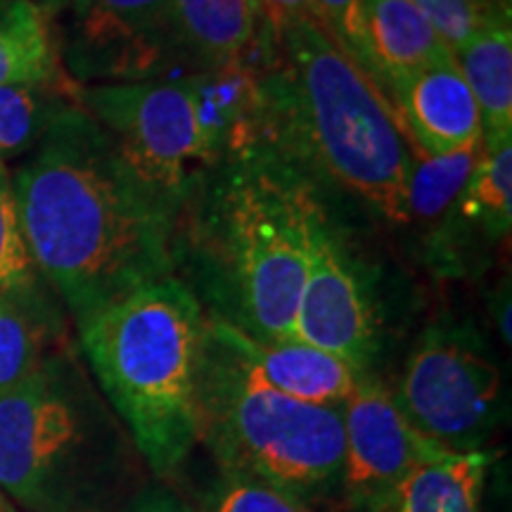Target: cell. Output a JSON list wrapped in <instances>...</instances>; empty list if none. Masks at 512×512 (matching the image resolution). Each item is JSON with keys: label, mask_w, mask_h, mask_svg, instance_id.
Returning a JSON list of instances; mask_svg holds the SVG:
<instances>
[{"label": "cell", "mask_w": 512, "mask_h": 512, "mask_svg": "<svg viewBox=\"0 0 512 512\" xmlns=\"http://www.w3.org/2000/svg\"><path fill=\"white\" fill-rule=\"evenodd\" d=\"M64 3H69V0H43L41 8H43V10H48V8H62Z\"/></svg>", "instance_id": "29"}, {"label": "cell", "mask_w": 512, "mask_h": 512, "mask_svg": "<svg viewBox=\"0 0 512 512\" xmlns=\"http://www.w3.org/2000/svg\"><path fill=\"white\" fill-rule=\"evenodd\" d=\"M456 62L475 95L486 143L512 138V29L510 5L494 17L456 53Z\"/></svg>", "instance_id": "17"}, {"label": "cell", "mask_w": 512, "mask_h": 512, "mask_svg": "<svg viewBox=\"0 0 512 512\" xmlns=\"http://www.w3.org/2000/svg\"><path fill=\"white\" fill-rule=\"evenodd\" d=\"M394 399L425 437L458 453L482 451L505 415L501 368L465 325H437L420 337Z\"/></svg>", "instance_id": "7"}, {"label": "cell", "mask_w": 512, "mask_h": 512, "mask_svg": "<svg viewBox=\"0 0 512 512\" xmlns=\"http://www.w3.org/2000/svg\"><path fill=\"white\" fill-rule=\"evenodd\" d=\"M380 323L368 280L328 219L313 240L294 339L342 358L358 373H368L380 354Z\"/></svg>", "instance_id": "11"}, {"label": "cell", "mask_w": 512, "mask_h": 512, "mask_svg": "<svg viewBox=\"0 0 512 512\" xmlns=\"http://www.w3.org/2000/svg\"><path fill=\"white\" fill-rule=\"evenodd\" d=\"M494 453L451 451L411 472L387 512H484V484Z\"/></svg>", "instance_id": "18"}, {"label": "cell", "mask_w": 512, "mask_h": 512, "mask_svg": "<svg viewBox=\"0 0 512 512\" xmlns=\"http://www.w3.org/2000/svg\"><path fill=\"white\" fill-rule=\"evenodd\" d=\"M36 268L19 226L15 190L8 166L0 159V294L29 302L36 287Z\"/></svg>", "instance_id": "23"}, {"label": "cell", "mask_w": 512, "mask_h": 512, "mask_svg": "<svg viewBox=\"0 0 512 512\" xmlns=\"http://www.w3.org/2000/svg\"><path fill=\"white\" fill-rule=\"evenodd\" d=\"M392 93L394 110L415 150L444 157L484 140L479 105L453 53L401 79Z\"/></svg>", "instance_id": "12"}, {"label": "cell", "mask_w": 512, "mask_h": 512, "mask_svg": "<svg viewBox=\"0 0 512 512\" xmlns=\"http://www.w3.org/2000/svg\"><path fill=\"white\" fill-rule=\"evenodd\" d=\"M202 140V169L261 143L264 91L259 64L245 55L183 76Z\"/></svg>", "instance_id": "14"}, {"label": "cell", "mask_w": 512, "mask_h": 512, "mask_svg": "<svg viewBox=\"0 0 512 512\" xmlns=\"http://www.w3.org/2000/svg\"><path fill=\"white\" fill-rule=\"evenodd\" d=\"M76 91H67L60 79L0 88V159L34 150L53 121L79 105Z\"/></svg>", "instance_id": "21"}, {"label": "cell", "mask_w": 512, "mask_h": 512, "mask_svg": "<svg viewBox=\"0 0 512 512\" xmlns=\"http://www.w3.org/2000/svg\"><path fill=\"white\" fill-rule=\"evenodd\" d=\"M451 53L413 0H361L354 60L377 81L401 79Z\"/></svg>", "instance_id": "15"}, {"label": "cell", "mask_w": 512, "mask_h": 512, "mask_svg": "<svg viewBox=\"0 0 512 512\" xmlns=\"http://www.w3.org/2000/svg\"><path fill=\"white\" fill-rule=\"evenodd\" d=\"M328 219L302 169L275 147H249L192 176L178 209L176 268L188 266L211 318L259 342H285Z\"/></svg>", "instance_id": "2"}, {"label": "cell", "mask_w": 512, "mask_h": 512, "mask_svg": "<svg viewBox=\"0 0 512 512\" xmlns=\"http://www.w3.org/2000/svg\"><path fill=\"white\" fill-rule=\"evenodd\" d=\"M169 24L181 62L200 72L245 55L259 15L252 0H171Z\"/></svg>", "instance_id": "16"}, {"label": "cell", "mask_w": 512, "mask_h": 512, "mask_svg": "<svg viewBox=\"0 0 512 512\" xmlns=\"http://www.w3.org/2000/svg\"><path fill=\"white\" fill-rule=\"evenodd\" d=\"M484 140L470 150L430 157L413 147L408 181V223L420 233L422 245L432 242L451 223L458 200L482 155Z\"/></svg>", "instance_id": "20"}, {"label": "cell", "mask_w": 512, "mask_h": 512, "mask_svg": "<svg viewBox=\"0 0 512 512\" xmlns=\"http://www.w3.org/2000/svg\"><path fill=\"white\" fill-rule=\"evenodd\" d=\"M202 512H311L309 503L271 484L223 472L207 489Z\"/></svg>", "instance_id": "24"}, {"label": "cell", "mask_w": 512, "mask_h": 512, "mask_svg": "<svg viewBox=\"0 0 512 512\" xmlns=\"http://www.w3.org/2000/svg\"><path fill=\"white\" fill-rule=\"evenodd\" d=\"M311 17L354 57L361 0H309Z\"/></svg>", "instance_id": "26"}, {"label": "cell", "mask_w": 512, "mask_h": 512, "mask_svg": "<svg viewBox=\"0 0 512 512\" xmlns=\"http://www.w3.org/2000/svg\"><path fill=\"white\" fill-rule=\"evenodd\" d=\"M197 441L223 472L271 484L299 501L337 494L344 460L339 408L294 401L252 380L204 323Z\"/></svg>", "instance_id": "6"}, {"label": "cell", "mask_w": 512, "mask_h": 512, "mask_svg": "<svg viewBox=\"0 0 512 512\" xmlns=\"http://www.w3.org/2000/svg\"><path fill=\"white\" fill-rule=\"evenodd\" d=\"M207 316L183 280L143 285L83 320L81 342L102 394L140 460L159 477L197 444V375Z\"/></svg>", "instance_id": "4"}, {"label": "cell", "mask_w": 512, "mask_h": 512, "mask_svg": "<svg viewBox=\"0 0 512 512\" xmlns=\"http://www.w3.org/2000/svg\"><path fill=\"white\" fill-rule=\"evenodd\" d=\"M256 41L264 55L259 145L406 226L413 145L373 76L311 15L275 34L259 24Z\"/></svg>", "instance_id": "3"}, {"label": "cell", "mask_w": 512, "mask_h": 512, "mask_svg": "<svg viewBox=\"0 0 512 512\" xmlns=\"http://www.w3.org/2000/svg\"><path fill=\"white\" fill-rule=\"evenodd\" d=\"M43 361V335L27 302L0 294V394L34 375Z\"/></svg>", "instance_id": "22"}, {"label": "cell", "mask_w": 512, "mask_h": 512, "mask_svg": "<svg viewBox=\"0 0 512 512\" xmlns=\"http://www.w3.org/2000/svg\"><path fill=\"white\" fill-rule=\"evenodd\" d=\"M339 413L344 460L337 494L347 512H387L411 472L451 453L425 437L406 418L394 394L370 373L361 375Z\"/></svg>", "instance_id": "9"}, {"label": "cell", "mask_w": 512, "mask_h": 512, "mask_svg": "<svg viewBox=\"0 0 512 512\" xmlns=\"http://www.w3.org/2000/svg\"><path fill=\"white\" fill-rule=\"evenodd\" d=\"M0 3H3V0H0Z\"/></svg>", "instance_id": "32"}, {"label": "cell", "mask_w": 512, "mask_h": 512, "mask_svg": "<svg viewBox=\"0 0 512 512\" xmlns=\"http://www.w3.org/2000/svg\"><path fill=\"white\" fill-rule=\"evenodd\" d=\"M67 64L79 81L162 79L178 57L171 0H69Z\"/></svg>", "instance_id": "10"}, {"label": "cell", "mask_w": 512, "mask_h": 512, "mask_svg": "<svg viewBox=\"0 0 512 512\" xmlns=\"http://www.w3.org/2000/svg\"><path fill=\"white\" fill-rule=\"evenodd\" d=\"M216 337L245 373L273 392L313 406L342 408L361 375L342 358L325 354L297 339L259 342L223 320L207 318Z\"/></svg>", "instance_id": "13"}, {"label": "cell", "mask_w": 512, "mask_h": 512, "mask_svg": "<svg viewBox=\"0 0 512 512\" xmlns=\"http://www.w3.org/2000/svg\"><path fill=\"white\" fill-rule=\"evenodd\" d=\"M413 3L418 5L422 17L430 22L434 34L453 55L494 17V12L501 5H510L498 3L484 8V5H477L475 0H413Z\"/></svg>", "instance_id": "25"}, {"label": "cell", "mask_w": 512, "mask_h": 512, "mask_svg": "<svg viewBox=\"0 0 512 512\" xmlns=\"http://www.w3.org/2000/svg\"><path fill=\"white\" fill-rule=\"evenodd\" d=\"M0 512H10V510H8V508H5V505H3V503H0Z\"/></svg>", "instance_id": "31"}, {"label": "cell", "mask_w": 512, "mask_h": 512, "mask_svg": "<svg viewBox=\"0 0 512 512\" xmlns=\"http://www.w3.org/2000/svg\"><path fill=\"white\" fill-rule=\"evenodd\" d=\"M131 451V437L67 358H46L0 394V494L27 512H114L131 503Z\"/></svg>", "instance_id": "5"}, {"label": "cell", "mask_w": 512, "mask_h": 512, "mask_svg": "<svg viewBox=\"0 0 512 512\" xmlns=\"http://www.w3.org/2000/svg\"><path fill=\"white\" fill-rule=\"evenodd\" d=\"M477 5H484V8H489V5H498V3H510V0H475Z\"/></svg>", "instance_id": "30"}, {"label": "cell", "mask_w": 512, "mask_h": 512, "mask_svg": "<svg viewBox=\"0 0 512 512\" xmlns=\"http://www.w3.org/2000/svg\"><path fill=\"white\" fill-rule=\"evenodd\" d=\"M252 3L259 15V24L271 34L283 29L292 19L311 15L309 0H252Z\"/></svg>", "instance_id": "27"}, {"label": "cell", "mask_w": 512, "mask_h": 512, "mask_svg": "<svg viewBox=\"0 0 512 512\" xmlns=\"http://www.w3.org/2000/svg\"><path fill=\"white\" fill-rule=\"evenodd\" d=\"M131 169L164 195L183 200L202 166V140L183 79L93 83L76 91Z\"/></svg>", "instance_id": "8"}, {"label": "cell", "mask_w": 512, "mask_h": 512, "mask_svg": "<svg viewBox=\"0 0 512 512\" xmlns=\"http://www.w3.org/2000/svg\"><path fill=\"white\" fill-rule=\"evenodd\" d=\"M31 264L79 320L176 275L181 200L145 183L81 105L12 176Z\"/></svg>", "instance_id": "1"}, {"label": "cell", "mask_w": 512, "mask_h": 512, "mask_svg": "<svg viewBox=\"0 0 512 512\" xmlns=\"http://www.w3.org/2000/svg\"><path fill=\"white\" fill-rule=\"evenodd\" d=\"M60 79L48 12L34 0L0 3V88Z\"/></svg>", "instance_id": "19"}, {"label": "cell", "mask_w": 512, "mask_h": 512, "mask_svg": "<svg viewBox=\"0 0 512 512\" xmlns=\"http://www.w3.org/2000/svg\"><path fill=\"white\" fill-rule=\"evenodd\" d=\"M126 512H197L190 508L183 498H178L174 491L162 484H152L138 489L133 501L128 503Z\"/></svg>", "instance_id": "28"}]
</instances>
